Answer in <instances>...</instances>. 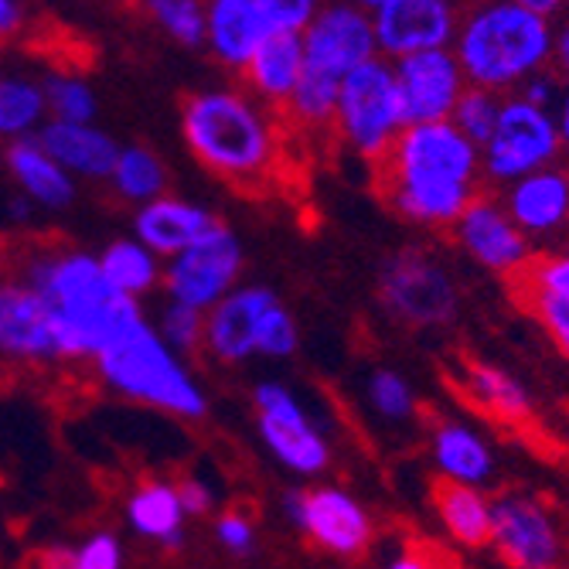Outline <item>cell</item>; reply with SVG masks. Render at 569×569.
<instances>
[{
	"instance_id": "1",
	"label": "cell",
	"mask_w": 569,
	"mask_h": 569,
	"mask_svg": "<svg viewBox=\"0 0 569 569\" xmlns=\"http://www.w3.org/2000/svg\"><path fill=\"white\" fill-rule=\"evenodd\" d=\"M389 209L427 229H453L481 188V147L450 120L406 127L376 164Z\"/></svg>"
},
{
	"instance_id": "2",
	"label": "cell",
	"mask_w": 569,
	"mask_h": 569,
	"mask_svg": "<svg viewBox=\"0 0 569 569\" xmlns=\"http://www.w3.org/2000/svg\"><path fill=\"white\" fill-rule=\"evenodd\" d=\"M21 280L51 310L62 361H92L102 348L143 321L140 303L102 277L99 256L92 252L41 249L28 256Z\"/></svg>"
},
{
	"instance_id": "3",
	"label": "cell",
	"mask_w": 569,
	"mask_h": 569,
	"mask_svg": "<svg viewBox=\"0 0 569 569\" xmlns=\"http://www.w3.org/2000/svg\"><path fill=\"white\" fill-rule=\"evenodd\" d=\"M280 123L246 89L229 86L201 89L181 107V133L194 161L239 188L273 178L280 164Z\"/></svg>"
},
{
	"instance_id": "4",
	"label": "cell",
	"mask_w": 569,
	"mask_h": 569,
	"mask_svg": "<svg viewBox=\"0 0 569 569\" xmlns=\"http://www.w3.org/2000/svg\"><path fill=\"white\" fill-rule=\"evenodd\" d=\"M552 34L556 21L532 14L526 0H495L460 11L450 51L468 86L501 96L549 69Z\"/></svg>"
},
{
	"instance_id": "5",
	"label": "cell",
	"mask_w": 569,
	"mask_h": 569,
	"mask_svg": "<svg viewBox=\"0 0 569 569\" xmlns=\"http://www.w3.org/2000/svg\"><path fill=\"white\" fill-rule=\"evenodd\" d=\"M92 366L96 376L123 399L171 412L178 420H201L209 412V396L201 382L147 321L102 348Z\"/></svg>"
},
{
	"instance_id": "6",
	"label": "cell",
	"mask_w": 569,
	"mask_h": 569,
	"mask_svg": "<svg viewBox=\"0 0 569 569\" xmlns=\"http://www.w3.org/2000/svg\"><path fill=\"white\" fill-rule=\"evenodd\" d=\"M406 127V107L392 62L372 59L358 66L351 76H345L338 89L335 130L348 150L379 164Z\"/></svg>"
},
{
	"instance_id": "7",
	"label": "cell",
	"mask_w": 569,
	"mask_h": 569,
	"mask_svg": "<svg viewBox=\"0 0 569 569\" xmlns=\"http://www.w3.org/2000/svg\"><path fill=\"white\" fill-rule=\"evenodd\" d=\"M321 4L315 0H212L204 4V48L242 72L273 34H303Z\"/></svg>"
},
{
	"instance_id": "8",
	"label": "cell",
	"mask_w": 569,
	"mask_h": 569,
	"mask_svg": "<svg viewBox=\"0 0 569 569\" xmlns=\"http://www.w3.org/2000/svg\"><path fill=\"white\" fill-rule=\"evenodd\" d=\"M379 300L409 328H443L457 318L460 290L447 263L420 246L386 256L379 267Z\"/></svg>"
},
{
	"instance_id": "9",
	"label": "cell",
	"mask_w": 569,
	"mask_h": 569,
	"mask_svg": "<svg viewBox=\"0 0 569 569\" xmlns=\"http://www.w3.org/2000/svg\"><path fill=\"white\" fill-rule=\"evenodd\" d=\"M256 430L270 457L297 478H318L331 463V443L310 420L300 396L283 382H260L252 392Z\"/></svg>"
},
{
	"instance_id": "10",
	"label": "cell",
	"mask_w": 569,
	"mask_h": 569,
	"mask_svg": "<svg viewBox=\"0 0 569 569\" xmlns=\"http://www.w3.org/2000/svg\"><path fill=\"white\" fill-rule=\"evenodd\" d=\"M559 147L562 143L549 110H536L519 96H505L498 127L481 147V178L508 188L526 174L552 168Z\"/></svg>"
},
{
	"instance_id": "11",
	"label": "cell",
	"mask_w": 569,
	"mask_h": 569,
	"mask_svg": "<svg viewBox=\"0 0 569 569\" xmlns=\"http://www.w3.org/2000/svg\"><path fill=\"white\" fill-rule=\"evenodd\" d=\"M246 267V252L239 236L226 226L216 222L201 239H194L184 252L164 267V290L174 303L194 307L201 315L229 297L239 287Z\"/></svg>"
},
{
	"instance_id": "12",
	"label": "cell",
	"mask_w": 569,
	"mask_h": 569,
	"mask_svg": "<svg viewBox=\"0 0 569 569\" xmlns=\"http://www.w3.org/2000/svg\"><path fill=\"white\" fill-rule=\"evenodd\" d=\"M511 569H562L566 536L552 508L526 491L491 498V542Z\"/></svg>"
},
{
	"instance_id": "13",
	"label": "cell",
	"mask_w": 569,
	"mask_h": 569,
	"mask_svg": "<svg viewBox=\"0 0 569 569\" xmlns=\"http://www.w3.org/2000/svg\"><path fill=\"white\" fill-rule=\"evenodd\" d=\"M283 515L293 529H300L318 549L341 556V559H355L369 549L376 526L372 515L366 511L355 495L341 491V488H293L283 495Z\"/></svg>"
},
{
	"instance_id": "14",
	"label": "cell",
	"mask_w": 569,
	"mask_h": 569,
	"mask_svg": "<svg viewBox=\"0 0 569 569\" xmlns=\"http://www.w3.org/2000/svg\"><path fill=\"white\" fill-rule=\"evenodd\" d=\"M303 72L345 82L358 66L379 59L366 4H321L300 34Z\"/></svg>"
},
{
	"instance_id": "15",
	"label": "cell",
	"mask_w": 569,
	"mask_h": 569,
	"mask_svg": "<svg viewBox=\"0 0 569 569\" xmlns=\"http://www.w3.org/2000/svg\"><path fill=\"white\" fill-rule=\"evenodd\" d=\"M366 11L372 21L376 51L386 62L450 48L460 24V8L450 0H372Z\"/></svg>"
},
{
	"instance_id": "16",
	"label": "cell",
	"mask_w": 569,
	"mask_h": 569,
	"mask_svg": "<svg viewBox=\"0 0 569 569\" xmlns=\"http://www.w3.org/2000/svg\"><path fill=\"white\" fill-rule=\"evenodd\" d=\"M457 246L485 270L515 280L532 263V239L515 226L505 204L495 198H475L471 209L453 222Z\"/></svg>"
},
{
	"instance_id": "17",
	"label": "cell",
	"mask_w": 569,
	"mask_h": 569,
	"mask_svg": "<svg viewBox=\"0 0 569 569\" xmlns=\"http://www.w3.org/2000/svg\"><path fill=\"white\" fill-rule=\"evenodd\" d=\"M399 92H402V107H406V123H443L450 120L457 99L468 89L453 51L437 48V51H420V56H409L392 62Z\"/></svg>"
},
{
	"instance_id": "18",
	"label": "cell",
	"mask_w": 569,
	"mask_h": 569,
	"mask_svg": "<svg viewBox=\"0 0 569 569\" xmlns=\"http://www.w3.org/2000/svg\"><path fill=\"white\" fill-rule=\"evenodd\" d=\"M0 358L21 366L62 361L51 310L21 277H0Z\"/></svg>"
},
{
	"instance_id": "19",
	"label": "cell",
	"mask_w": 569,
	"mask_h": 569,
	"mask_svg": "<svg viewBox=\"0 0 569 569\" xmlns=\"http://www.w3.org/2000/svg\"><path fill=\"white\" fill-rule=\"evenodd\" d=\"M280 297L270 287H236L229 297H222L209 315H204V348L216 361L226 366H242L246 358L256 355V335L267 310Z\"/></svg>"
},
{
	"instance_id": "20",
	"label": "cell",
	"mask_w": 569,
	"mask_h": 569,
	"mask_svg": "<svg viewBox=\"0 0 569 569\" xmlns=\"http://www.w3.org/2000/svg\"><path fill=\"white\" fill-rule=\"evenodd\" d=\"M219 219L198 201L161 194L133 212V239L147 246L158 260H174L194 239H201Z\"/></svg>"
},
{
	"instance_id": "21",
	"label": "cell",
	"mask_w": 569,
	"mask_h": 569,
	"mask_svg": "<svg viewBox=\"0 0 569 569\" xmlns=\"http://www.w3.org/2000/svg\"><path fill=\"white\" fill-rule=\"evenodd\" d=\"M505 212L529 239L556 236L569 219V174L562 168H542L505 188Z\"/></svg>"
},
{
	"instance_id": "22",
	"label": "cell",
	"mask_w": 569,
	"mask_h": 569,
	"mask_svg": "<svg viewBox=\"0 0 569 569\" xmlns=\"http://www.w3.org/2000/svg\"><path fill=\"white\" fill-rule=\"evenodd\" d=\"M51 161H56L66 174L86 178V181H110L117 158H120V143L99 130L96 123H56L48 120L38 137H34Z\"/></svg>"
},
{
	"instance_id": "23",
	"label": "cell",
	"mask_w": 569,
	"mask_h": 569,
	"mask_svg": "<svg viewBox=\"0 0 569 569\" xmlns=\"http://www.w3.org/2000/svg\"><path fill=\"white\" fill-rule=\"evenodd\" d=\"M303 76V41L300 34H273L242 69L246 92L263 102L277 117H283L287 102L297 92V82Z\"/></svg>"
},
{
	"instance_id": "24",
	"label": "cell",
	"mask_w": 569,
	"mask_h": 569,
	"mask_svg": "<svg viewBox=\"0 0 569 569\" xmlns=\"http://www.w3.org/2000/svg\"><path fill=\"white\" fill-rule=\"evenodd\" d=\"M430 457L447 485L481 488L495 475V450L475 427L460 420H440L433 427Z\"/></svg>"
},
{
	"instance_id": "25",
	"label": "cell",
	"mask_w": 569,
	"mask_h": 569,
	"mask_svg": "<svg viewBox=\"0 0 569 569\" xmlns=\"http://www.w3.org/2000/svg\"><path fill=\"white\" fill-rule=\"evenodd\" d=\"M4 164H8L18 191L31 204H41V209H48V212H62L76 201V178L66 174L56 161H51L34 137L8 143Z\"/></svg>"
},
{
	"instance_id": "26",
	"label": "cell",
	"mask_w": 569,
	"mask_h": 569,
	"mask_svg": "<svg viewBox=\"0 0 569 569\" xmlns=\"http://www.w3.org/2000/svg\"><path fill=\"white\" fill-rule=\"evenodd\" d=\"M123 515H127V526L137 536L158 542L164 549H181L184 546V519H188V515L181 508L174 481H168V478L140 481L127 495Z\"/></svg>"
},
{
	"instance_id": "27",
	"label": "cell",
	"mask_w": 569,
	"mask_h": 569,
	"mask_svg": "<svg viewBox=\"0 0 569 569\" xmlns=\"http://www.w3.org/2000/svg\"><path fill=\"white\" fill-rule=\"evenodd\" d=\"M460 389L488 417L501 423H526L532 417V396L511 372L488 366V361H468L460 372Z\"/></svg>"
},
{
	"instance_id": "28",
	"label": "cell",
	"mask_w": 569,
	"mask_h": 569,
	"mask_svg": "<svg viewBox=\"0 0 569 569\" xmlns=\"http://www.w3.org/2000/svg\"><path fill=\"white\" fill-rule=\"evenodd\" d=\"M433 508L453 542L468 549H481L491 542V498L481 488L440 481L433 491Z\"/></svg>"
},
{
	"instance_id": "29",
	"label": "cell",
	"mask_w": 569,
	"mask_h": 569,
	"mask_svg": "<svg viewBox=\"0 0 569 569\" xmlns=\"http://www.w3.org/2000/svg\"><path fill=\"white\" fill-rule=\"evenodd\" d=\"M99 267L123 297L140 300L150 290H158L164 283V267L147 246H140L133 236L130 239H113L107 249L99 252Z\"/></svg>"
},
{
	"instance_id": "30",
	"label": "cell",
	"mask_w": 569,
	"mask_h": 569,
	"mask_svg": "<svg viewBox=\"0 0 569 569\" xmlns=\"http://www.w3.org/2000/svg\"><path fill=\"white\" fill-rule=\"evenodd\" d=\"M48 123L44 89L24 76H0V140H28Z\"/></svg>"
},
{
	"instance_id": "31",
	"label": "cell",
	"mask_w": 569,
	"mask_h": 569,
	"mask_svg": "<svg viewBox=\"0 0 569 569\" xmlns=\"http://www.w3.org/2000/svg\"><path fill=\"white\" fill-rule=\"evenodd\" d=\"M110 184L123 201H130L133 209H140V204L168 194V168L150 147H140V143L120 147V158H117V168L110 174Z\"/></svg>"
},
{
	"instance_id": "32",
	"label": "cell",
	"mask_w": 569,
	"mask_h": 569,
	"mask_svg": "<svg viewBox=\"0 0 569 569\" xmlns=\"http://www.w3.org/2000/svg\"><path fill=\"white\" fill-rule=\"evenodd\" d=\"M34 569H123V546L113 532H92L79 546L41 552Z\"/></svg>"
},
{
	"instance_id": "33",
	"label": "cell",
	"mask_w": 569,
	"mask_h": 569,
	"mask_svg": "<svg viewBox=\"0 0 569 569\" xmlns=\"http://www.w3.org/2000/svg\"><path fill=\"white\" fill-rule=\"evenodd\" d=\"M41 89H44L48 120H56V123H92L96 120V92L86 79L51 72L41 82Z\"/></svg>"
},
{
	"instance_id": "34",
	"label": "cell",
	"mask_w": 569,
	"mask_h": 569,
	"mask_svg": "<svg viewBox=\"0 0 569 569\" xmlns=\"http://www.w3.org/2000/svg\"><path fill=\"white\" fill-rule=\"evenodd\" d=\"M501 102L505 96L498 92H488V89H478V86H468L463 96L457 99V107L450 113V123L468 137L475 147H485L498 127V117H501Z\"/></svg>"
},
{
	"instance_id": "35",
	"label": "cell",
	"mask_w": 569,
	"mask_h": 569,
	"mask_svg": "<svg viewBox=\"0 0 569 569\" xmlns=\"http://www.w3.org/2000/svg\"><path fill=\"white\" fill-rule=\"evenodd\" d=\"M143 11L171 41L184 48L204 44V24H209V18H204V4H198V0H150Z\"/></svg>"
},
{
	"instance_id": "36",
	"label": "cell",
	"mask_w": 569,
	"mask_h": 569,
	"mask_svg": "<svg viewBox=\"0 0 569 569\" xmlns=\"http://www.w3.org/2000/svg\"><path fill=\"white\" fill-rule=\"evenodd\" d=\"M515 293H539L569 307V249L532 256V263L511 280Z\"/></svg>"
},
{
	"instance_id": "37",
	"label": "cell",
	"mask_w": 569,
	"mask_h": 569,
	"mask_svg": "<svg viewBox=\"0 0 569 569\" xmlns=\"http://www.w3.org/2000/svg\"><path fill=\"white\" fill-rule=\"evenodd\" d=\"M366 399L376 417L389 423H406L417 412V392L396 369H376L366 382Z\"/></svg>"
},
{
	"instance_id": "38",
	"label": "cell",
	"mask_w": 569,
	"mask_h": 569,
	"mask_svg": "<svg viewBox=\"0 0 569 569\" xmlns=\"http://www.w3.org/2000/svg\"><path fill=\"white\" fill-rule=\"evenodd\" d=\"M158 335L164 338V345L174 355L198 351V348H204V315H201V310H194V307L168 300V307L161 310Z\"/></svg>"
},
{
	"instance_id": "39",
	"label": "cell",
	"mask_w": 569,
	"mask_h": 569,
	"mask_svg": "<svg viewBox=\"0 0 569 569\" xmlns=\"http://www.w3.org/2000/svg\"><path fill=\"white\" fill-rule=\"evenodd\" d=\"M300 348V331L290 310L277 300L263 321H260V335H256V355L263 358H290Z\"/></svg>"
},
{
	"instance_id": "40",
	"label": "cell",
	"mask_w": 569,
	"mask_h": 569,
	"mask_svg": "<svg viewBox=\"0 0 569 569\" xmlns=\"http://www.w3.org/2000/svg\"><path fill=\"white\" fill-rule=\"evenodd\" d=\"M529 310L532 318L542 325V331L556 341V348L569 358V307L566 303H556L549 297H539V293H515Z\"/></svg>"
},
{
	"instance_id": "41",
	"label": "cell",
	"mask_w": 569,
	"mask_h": 569,
	"mask_svg": "<svg viewBox=\"0 0 569 569\" xmlns=\"http://www.w3.org/2000/svg\"><path fill=\"white\" fill-rule=\"evenodd\" d=\"M212 536L232 556H249L256 546V526L246 511H222L212 526Z\"/></svg>"
},
{
	"instance_id": "42",
	"label": "cell",
	"mask_w": 569,
	"mask_h": 569,
	"mask_svg": "<svg viewBox=\"0 0 569 569\" xmlns=\"http://www.w3.org/2000/svg\"><path fill=\"white\" fill-rule=\"evenodd\" d=\"M522 102H529V107H536V110H556V102H559V96H562V86H559V79L546 69V72H539V76H532L529 82H522V89L515 92Z\"/></svg>"
},
{
	"instance_id": "43",
	"label": "cell",
	"mask_w": 569,
	"mask_h": 569,
	"mask_svg": "<svg viewBox=\"0 0 569 569\" xmlns=\"http://www.w3.org/2000/svg\"><path fill=\"white\" fill-rule=\"evenodd\" d=\"M178 498H181L184 515H191V519H204V515L216 508V491L201 478H191V475L178 481Z\"/></svg>"
},
{
	"instance_id": "44",
	"label": "cell",
	"mask_w": 569,
	"mask_h": 569,
	"mask_svg": "<svg viewBox=\"0 0 569 569\" xmlns=\"http://www.w3.org/2000/svg\"><path fill=\"white\" fill-rule=\"evenodd\" d=\"M437 562H440L437 552L420 549V546H406L402 552H396V556L386 562V569H443V566H437Z\"/></svg>"
},
{
	"instance_id": "45",
	"label": "cell",
	"mask_w": 569,
	"mask_h": 569,
	"mask_svg": "<svg viewBox=\"0 0 569 569\" xmlns=\"http://www.w3.org/2000/svg\"><path fill=\"white\" fill-rule=\"evenodd\" d=\"M556 69V79H562L569 86V14L556 24V34H552V62Z\"/></svg>"
},
{
	"instance_id": "46",
	"label": "cell",
	"mask_w": 569,
	"mask_h": 569,
	"mask_svg": "<svg viewBox=\"0 0 569 569\" xmlns=\"http://www.w3.org/2000/svg\"><path fill=\"white\" fill-rule=\"evenodd\" d=\"M28 24V8L18 0H0V41L14 38Z\"/></svg>"
},
{
	"instance_id": "47",
	"label": "cell",
	"mask_w": 569,
	"mask_h": 569,
	"mask_svg": "<svg viewBox=\"0 0 569 569\" xmlns=\"http://www.w3.org/2000/svg\"><path fill=\"white\" fill-rule=\"evenodd\" d=\"M552 120H556V133H559V143L569 147V86H562V96L552 110Z\"/></svg>"
},
{
	"instance_id": "48",
	"label": "cell",
	"mask_w": 569,
	"mask_h": 569,
	"mask_svg": "<svg viewBox=\"0 0 569 569\" xmlns=\"http://www.w3.org/2000/svg\"><path fill=\"white\" fill-rule=\"evenodd\" d=\"M8 209H11V219H18V222H24V219H31V209H34V204L24 198V194H18V198H11V204H8Z\"/></svg>"
},
{
	"instance_id": "49",
	"label": "cell",
	"mask_w": 569,
	"mask_h": 569,
	"mask_svg": "<svg viewBox=\"0 0 569 569\" xmlns=\"http://www.w3.org/2000/svg\"><path fill=\"white\" fill-rule=\"evenodd\" d=\"M566 229H569V219H566Z\"/></svg>"
}]
</instances>
